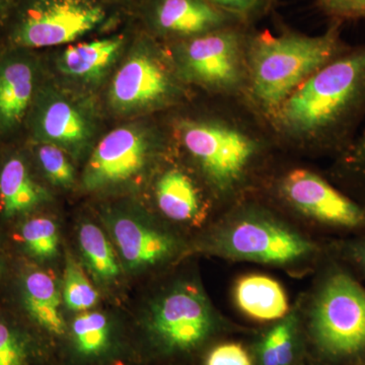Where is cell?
<instances>
[{"mask_svg":"<svg viewBox=\"0 0 365 365\" xmlns=\"http://www.w3.org/2000/svg\"><path fill=\"white\" fill-rule=\"evenodd\" d=\"M359 254L360 260H361L362 263L365 265V246L359 250Z\"/></svg>","mask_w":365,"mask_h":365,"instance_id":"32","label":"cell"},{"mask_svg":"<svg viewBox=\"0 0 365 365\" xmlns=\"http://www.w3.org/2000/svg\"><path fill=\"white\" fill-rule=\"evenodd\" d=\"M4 1H6V0H0V11H1L2 6H4Z\"/></svg>","mask_w":365,"mask_h":365,"instance_id":"33","label":"cell"},{"mask_svg":"<svg viewBox=\"0 0 365 365\" xmlns=\"http://www.w3.org/2000/svg\"><path fill=\"white\" fill-rule=\"evenodd\" d=\"M0 272H1V266H0Z\"/></svg>","mask_w":365,"mask_h":365,"instance_id":"34","label":"cell"},{"mask_svg":"<svg viewBox=\"0 0 365 365\" xmlns=\"http://www.w3.org/2000/svg\"><path fill=\"white\" fill-rule=\"evenodd\" d=\"M24 299L26 311L38 325L54 335L66 333V321L60 311L61 295L50 274L29 273L24 283Z\"/></svg>","mask_w":365,"mask_h":365,"instance_id":"15","label":"cell"},{"mask_svg":"<svg viewBox=\"0 0 365 365\" xmlns=\"http://www.w3.org/2000/svg\"><path fill=\"white\" fill-rule=\"evenodd\" d=\"M40 133L46 140L74 146L85 143L90 135L86 118L66 100L51 101L40 117Z\"/></svg>","mask_w":365,"mask_h":365,"instance_id":"17","label":"cell"},{"mask_svg":"<svg viewBox=\"0 0 365 365\" xmlns=\"http://www.w3.org/2000/svg\"><path fill=\"white\" fill-rule=\"evenodd\" d=\"M29 347L18 331L0 322V365H26Z\"/></svg>","mask_w":365,"mask_h":365,"instance_id":"27","label":"cell"},{"mask_svg":"<svg viewBox=\"0 0 365 365\" xmlns=\"http://www.w3.org/2000/svg\"><path fill=\"white\" fill-rule=\"evenodd\" d=\"M124 44V36L117 35L67 48L60 59L66 73L78 78H95L116 58Z\"/></svg>","mask_w":365,"mask_h":365,"instance_id":"16","label":"cell"},{"mask_svg":"<svg viewBox=\"0 0 365 365\" xmlns=\"http://www.w3.org/2000/svg\"><path fill=\"white\" fill-rule=\"evenodd\" d=\"M38 155L45 174L53 184L71 186L74 181V170L58 146L45 144L39 148Z\"/></svg>","mask_w":365,"mask_h":365,"instance_id":"26","label":"cell"},{"mask_svg":"<svg viewBox=\"0 0 365 365\" xmlns=\"http://www.w3.org/2000/svg\"><path fill=\"white\" fill-rule=\"evenodd\" d=\"M148 155L143 134L131 127H120L98 143L83 175L86 189L98 190L127 181L140 172Z\"/></svg>","mask_w":365,"mask_h":365,"instance_id":"10","label":"cell"},{"mask_svg":"<svg viewBox=\"0 0 365 365\" xmlns=\"http://www.w3.org/2000/svg\"><path fill=\"white\" fill-rule=\"evenodd\" d=\"M365 115V45L348 49L302 83L272 115L297 138L345 143Z\"/></svg>","mask_w":365,"mask_h":365,"instance_id":"1","label":"cell"},{"mask_svg":"<svg viewBox=\"0 0 365 365\" xmlns=\"http://www.w3.org/2000/svg\"><path fill=\"white\" fill-rule=\"evenodd\" d=\"M21 237L26 248L34 256L49 259L58 252V227L48 217H36L21 227Z\"/></svg>","mask_w":365,"mask_h":365,"instance_id":"25","label":"cell"},{"mask_svg":"<svg viewBox=\"0 0 365 365\" xmlns=\"http://www.w3.org/2000/svg\"><path fill=\"white\" fill-rule=\"evenodd\" d=\"M205 365H253L251 357L242 345L225 343L209 353Z\"/></svg>","mask_w":365,"mask_h":365,"instance_id":"29","label":"cell"},{"mask_svg":"<svg viewBox=\"0 0 365 365\" xmlns=\"http://www.w3.org/2000/svg\"><path fill=\"white\" fill-rule=\"evenodd\" d=\"M235 300L242 313L257 321H275L288 314L284 289L279 282L262 274L240 278L235 287Z\"/></svg>","mask_w":365,"mask_h":365,"instance_id":"14","label":"cell"},{"mask_svg":"<svg viewBox=\"0 0 365 365\" xmlns=\"http://www.w3.org/2000/svg\"><path fill=\"white\" fill-rule=\"evenodd\" d=\"M179 54L185 76L211 90L234 91L248 76L244 45L235 31L220 28L190 38Z\"/></svg>","mask_w":365,"mask_h":365,"instance_id":"8","label":"cell"},{"mask_svg":"<svg viewBox=\"0 0 365 365\" xmlns=\"http://www.w3.org/2000/svg\"><path fill=\"white\" fill-rule=\"evenodd\" d=\"M150 20L160 32L192 38L222 28L227 16L207 0H155Z\"/></svg>","mask_w":365,"mask_h":365,"instance_id":"12","label":"cell"},{"mask_svg":"<svg viewBox=\"0 0 365 365\" xmlns=\"http://www.w3.org/2000/svg\"><path fill=\"white\" fill-rule=\"evenodd\" d=\"M74 345L81 354L96 356L107 349L110 342V324L98 312L78 314L72 323Z\"/></svg>","mask_w":365,"mask_h":365,"instance_id":"23","label":"cell"},{"mask_svg":"<svg viewBox=\"0 0 365 365\" xmlns=\"http://www.w3.org/2000/svg\"><path fill=\"white\" fill-rule=\"evenodd\" d=\"M107 19L100 0H29L21 9L14 42L28 48L71 43L97 29Z\"/></svg>","mask_w":365,"mask_h":365,"instance_id":"5","label":"cell"},{"mask_svg":"<svg viewBox=\"0 0 365 365\" xmlns=\"http://www.w3.org/2000/svg\"><path fill=\"white\" fill-rule=\"evenodd\" d=\"M42 191L29 176L25 163L11 158L0 175V202L4 215L13 216L25 212L37 205Z\"/></svg>","mask_w":365,"mask_h":365,"instance_id":"20","label":"cell"},{"mask_svg":"<svg viewBox=\"0 0 365 365\" xmlns=\"http://www.w3.org/2000/svg\"><path fill=\"white\" fill-rule=\"evenodd\" d=\"M174 83L165 66L145 53L127 60L115 76L111 100L121 110L140 109L165 102Z\"/></svg>","mask_w":365,"mask_h":365,"instance_id":"11","label":"cell"},{"mask_svg":"<svg viewBox=\"0 0 365 365\" xmlns=\"http://www.w3.org/2000/svg\"><path fill=\"white\" fill-rule=\"evenodd\" d=\"M207 1L222 11L242 14L250 11L256 4L257 0H207Z\"/></svg>","mask_w":365,"mask_h":365,"instance_id":"31","label":"cell"},{"mask_svg":"<svg viewBox=\"0 0 365 365\" xmlns=\"http://www.w3.org/2000/svg\"><path fill=\"white\" fill-rule=\"evenodd\" d=\"M319 349L335 357L365 349V289L346 274L327 279L314 300L309 319Z\"/></svg>","mask_w":365,"mask_h":365,"instance_id":"3","label":"cell"},{"mask_svg":"<svg viewBox=\"0 0 365 365\" xmlns=\"http://www.w3.org/2000/svg\"><path fill=\"white\" fill-rule=\"evenodd\" d=\"M318 2L322 9L338 23L365 18V0H318Z\"/></svg>","mask_w":365,"mask_h":365,"instance_id":"28","label":"cell"},{"mask_svg":"<svg viewBox=\"0 0 365 365\" xmlns=\"http://www.w3.org/2000/svg\"><path fill=\"white\" fill-rule=\"evenodd\" d=\"M347 50L340 39L338 21L323 35L314 37L262 34L253 41L247 55L252 100L272 116L309 76Z\"/></svg>","mask_w":365,"mask_h":365,"instance_id":"2","label":"cell"},{"mask_svg":"<svg viewBox=\"0 0 365 365\" xmlns=\"http://www.w3.org/2000/svg\"><path fill=\"white\" fill-rule=\"evenodd\" d=\"M181 139L209 181L220 190H230L241 181L256 155V143L248 134L218 122H187L182 124Z\"/></svg>","mask_w":365,"mask_h":365,"instance_id":"6","label":"cell"},{"mask_svg":"<svg viewBox=\"0 0 365 365\" xmlns=\"http://www.w3.org/2000/svg\"><path fill=\"white\" fill-rule=\"evenodd\" d=\"M33 71L24 62H14L0 71V119L4 124L20 121L33 93Z\"/></svg>","mask_w":365,"mask_h":365,"instance_id":"19","label":"cell"},{"mask_svg":"<svg viewBox=\"0 0 365 365\" xmlns=\"http://www.w3.org/2000/svg\"><path fill=\"white\" fill-rule=\"evenodd\" d=\"M150 328L165 351H189L210 337L215 317L202 290L186 283L170 290L155 304Z\"/></svg>","mask_w":365,"mask_h":365,"instance_id":"7","label":"cell"},{"mask_svg":"<svg viewBox=\"0 0 365 365\" xmlns=\"http://www.w3.org/2000/svg\"><path fill=\"white\" fill-rule=\"evenodd\" d=\"M282 190L295 208L319 222L341 227H357L365 222L359 204L309 170L288 173Z\"/></svg>","mask_w":365,"mask_h":365,"instance_id":"9","label":"cell"},{"mask_svg":"<svg viewBox=\"0 0 365 365\" xmlns=\"http://www.w3.org/2000/svg\"><path fill=\"white\" fill-rule=\"evenodd\" d=\"M212 247L225 258L282 266L304 260L314 249L297 230L260 213L230 220L216 232Z\"/></svg>","mask_w":365,"mask_h":365,"instance_id":"4","label":"cell"},{"mask_svg":"<svg viewBox=\"0 0 365 365\" xmlns=\"http://www.w3.org/2000/svg\"><path fill=\"white\" fill-rule=\"evenodd\" d=\"M160 211L176 222L194 220L200 211V200L193 182L179 170L165 173L157 186Z\"/></svg>","mask_w":365,"mask_h":365,"instance_id":"18","label":"cell"},{"mask_svg":"<svg viewBox=\"0 0 365 365\" xmlns=\"http://www.w3.org/2000/svg\"><path fill=\"white\" fill-rule=\"evenodd\" d=\"M111 230L122 258L130 267L155 265L172 256L176 249L170 235L129 216L116 218Z\"/></svg>","mask_w":365,"mask_h":365,"instance_id":"13","label":"cell"},{"mask_svg":"<svg viewBox=\"0 0 365 365\" xmlns=\"http://www.w3.org/2000/svg\"><path fill=\"white\" fill-rule=\"evenodd\" d=\"M63 299L66 307L74 312H85L97 304L98 294L86 277L85 271L68 255L64 270Z\"/></svg>","mask_w":365,"mask_h":365,"instance_id":"24","label":"cell"},{"mask_svg":"<svg viewBox=\"0 0 365 365\" xmlns=\"http://www.w3.org/2000/svg\"><path fill=\"white\" fill-rule=\"evenodd\" d=\"M78 240L88 267L98 278L112 280L119 275L116 255L100 227L93 223H83L79 228Z\"/></svg>","mask_w":365,"mask_h":365,"instance_id":"22","label":"cell"},{"mask_svg":"<svg viewBox=\"0 0 365 365\" xmlns=\"http://www.w3.org/2000/svg\"><path fill=\"white\" fill-rule=\"evenodd\" d=\"M351 145L348 148L349 160L355 167L365 174V127L359 137H355Z\"/></svg>","mask_w":365,"mask_h":365,"instance_id":"30","label":"cell"},{"mask_svg":"<svg viewBox=\"0 0 365 365\" xmlns=\"http://www.w3.org/2000/svg\"><path fill=\"white\" fill-rule=\"evenodd\" d=\"M297 317L287 314L259 343L258 365H292L297 351Z\"/></svg>","mask_w":365,"mask_h":365,"instance_id":"21","label":"cell"}]
</instances>
